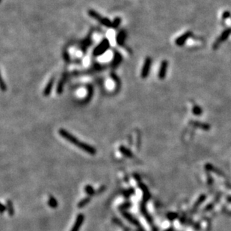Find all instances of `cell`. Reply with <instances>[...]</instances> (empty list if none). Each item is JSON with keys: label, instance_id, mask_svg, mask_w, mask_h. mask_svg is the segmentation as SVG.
<instances>
[{"label": "cell", "instance_id": "6da1fadb", "mask_svg": "<svg viewBox=\"0 0 231 231\" xmlns=\"http://www.w3.org/2000/svg\"><path fill=\"white\" fill-rule=\"evenodd\" d=\"M59 134L63 138L67 140V141L70 142L72 144L75 145L76 147H79L80 150L84 151L85 153L91 155H94L97 153V150L94 148L93 146L90 144H88L85 142L80 141L75 136L71 134L70 132H68L67 130L64 129H59Z\"/></svg>", "mask_w": 231, "mask_h": 231}, {"label": "cell", "instance_id": "7a4b0ae2", "mask_svg": "<svg viewBox=\"0 0 231 231\" xmlns=\"http://www.w3.org/2000/svg\"><path fill=\"white\" fill-rule=\"evenodd\" d=\"M88 14L89 17L93 18L94 20H97V22H99L101 25L104 26L105 27L107 28H112V22L109 19L106 18V17H103L102 15L99 14L97 11L93 9H89L88 11Z\"/></svg>", "mask_w": 231, "mask_h": 231}, {"label": "cell", "instance_id": "3957f363", "mask_svg": "<svg viewBox=\"0 0 231 231\" xmlns=\"http://www.w3.org/2000/svg\"><path fill=\"white\" fill-rule=\"evenodd\" d=\"M110 47V42L108 38H103L93 50V56L94 57H99L106 53V52Z\"/></svg>", "mask_w": 231, "mask_h": 231}, {"label": "cell", "instance_id": "277c9868", "mask_svg": "<svg viewBox=\"0 0 231 231\" xmlns=\"http://www.w3.org/2000/svg\"><path fill=\"white\" fill-rule=\"evenodd\" d=\"M151 65H152V59L151 57H147L145 59L143 66L141 68V77L142 79H147V76L150 74V72H151Z\"/></svg>", "mask_w": 231, "mask_h": 231}, {"label": "cell", "instance_id": "5b68a950", "mask_svg": "<svg viewBox=\"0 0 231 231\" xmlns=\"http://www.w3.org/2000/svg\"><path fill=\"white\" fill-rule=\"evenodd\" d=\"M168 68V61L167 60H163L160 64L159 70L158 73V77L160 80L165 79L166 74H167Z\"/></svg>", "mask_w": 231, "mask_h": 231}, {"label": "cell", "instance_id": "8992f818", "mask_svg": "<svg viewBox=\"0 0 231 231\" xmlns=\"http://www.w3.org/2000/svg\"><path fill=\"white\" fill-rule=\"evenodd\" d=\"M84 221V215L82 213H79L76 218V221L74 222L73 228H71L70 231H79L81 229V227L83 224Z\"/></svg>", "mask_w": 231, "mask_h": 231}, {"label": "cell", "instance_id": "52a82bcc", "mask_svg": "<svg viewBox=\"0 0 231 231\" xmlns=\"http://www.w3.org/2000/svg\"><path fill=\"white\" fill-rule=\"evenodd\" d=\"M230 34H231V28H228V29L224 30V31L222 32L221 35H220V37H218V40L215 42V44L213 45V49H214V50L215 49H217L218 45L221 44V43L224 42V41H225V40L229 37Z\"/></svg>", "mask_w": 231, "mask_h": 231}, {"label": "cell", "instance_id": "ba28073f", "mask_svg": "<svg viewBox=\"0 0 231 231\" xmlns=\"http://www.w3.org/2000/svg\"><path fill=\"white\" fill-rule=\"evenodd\" d=\"M55 81V76H52L50 80L48 81V82L46 83V86L44 88V91H43V94H44V97H49V96L50 95L52 91V88H53Z\"/></svg>", "mask_w": 231, "mask_h": 231}, {"label": "cell", "instance_id": "9c48e42d", "mask_svg": "<svg viewBox=\"0 0 231 231\" xmlns=\"http://www.w3.org/2000/svg\"><path fill=\"white\" fill-rule=\"evenodd\" d=\"M67 79V74L64 73L62 75V76H61V78L60 79V80L59 81V82H58L57 87H56V93L58 94H59V95L62 94L64 88V85H65V83H66Z\"/></svg>", "mask_w": 231, "mask_h": 231}, {"label": "cell", "instance_id": "30bf717a", "mask_svg": "<svg viewBox=\"0 0 231 231\" xmlns=\"http://www.w3.org/2000/svg\"><path fill=\"white\" fill-rule=\"evenodd\" d=\"M191 35H192V33H191V31H189L185 32L184 34H183V35H182L181 36H180V37H178L176 39V40H175V44H176V46H183V45L185 44V43L186 42V40H187L189 37H191Z\"/></svg>", "mask_w": 231, "mask_h": 231}, {"label": "cell", "instance_id": "8fae6325", "mask_svg": "<svg viewBox=\"0 0 231 231\" xmlns=\"http://www.w3.org/2000/svg\"><path fill=\"white\" fill-rule=\"evenodd\" d=\"M122 60H123V57H122V55L119 52L117 51V50H114V57H113V60L112 61V67L113 68H116L117 67H118L120 65L121 62H122Z\"/></svg>", "mask_w": 231, "mask_h": 231}, {"label": "cell", "instance_id": "7c38bea8", "mask_svg": "<svg viewBox=\"0 0 231 231\" xmlns=\"http://www.w3.org/2000/svg\"><path fill=\"white\" fill-rule=\"evenodd\" d=\"M123 214V216L129 222H130L131 224H132L133 225L136 226V227H138V228H141V224L138 222V221L136 219L135 217H133L131 214H129V213H127V212H123L122 213Z\"/></svg>", "mask_w": 231, "mask_h": 231}, {"label": "cell", "instance_id": "4fadbf2b", "mask_svg": "<svg viewBox=\"0 0 231 231\" xmlns=\"http://www.w3.org/2000/svg\"><path fill=\"white\" fill-rule=\"evenodd\" d=\"M126 37H127V34H126V31L124 30H121L117 33V36H116V42H117L118 46H123Z\"/></svg>", "mask_w": 231, "mask_h": 231}, {"label": "cell", "instance_id": "5bb4252c", "mask_svg": "<svg viewBox=\"0 0 231 231\" xmlns=\"http://www.w3.org/2000/svg\"><path fill=\"white\" fill-rule=\"evenodd\" d=\"M91 43L92 40L91 36H88V37H86L84 40H82L80 44V48L81 50H82V51L83 52H84L86 51L87 49L88 48V46L91 45Z\"/></svg>", "mask_w": 231, "mask_h": 231}, {"label": "cell", "instance_id": "9a60e30c", "mask_svg": "<svg viewBox=\"0 0 231 231\" xmlns=\"http://www.w3.org/2000/svg\"><path fill=\"white\" fill-rule=\"evenodd\" d=\"M119 151L123 154V156H127L128 158H132L133 156V153H132V151L128 149L127 147H126L123 145H121L119 147Z\"/></svg>", "mask_w": 231, "mask_h": 231}, {"label": "cell", "instance_id": "2e32d148", "mask_svg": "<svg viewBox=\"0 0 231 231\" xmlns=\"http://www.w3.org/2000/svg\"><path fill=\"white\" fill-rule=\"evenodd\" d=\"M91 201V197L88 196L87 197V198H83V199H82V200H80V201L78 203V204H77V206L79 208V209H82V208L84 207L85 206L88 205L89 203H90Z\"/></svg>", "mask_w": 231, "mask_h": 231}, {"label": "cell", "instance_id": "e0dca14e", "mask_svg": "<svg viewBox=\"0 0 231 231\" xmlns=\"http://www.w3.org/2000/svg\"><path fill=\"white\" fill-rule=\"evenodd\" d=\"M191 123H192L193 126H194V127L203 129H205V130H208V129H210V126H209V124H206V123H200V122H196V121H192Z\"/></svg>", "mask_w": 231, "mask_h": 231}, {"label": "cell", "instance_id": "ac0fdd59", "mask_svg": "<svg viewBox=\"0 0 231 231\" xmlns=\"http://www.w3.org/2000/svg\"><path fill=\"white\" fill-rule=\"evenodd\" d=\"M140 188H141V189L142 190V192H143V194H144V200H147L149 199V198H151V194H150V193H149V191H147V187L145 186L144 184H141L140 183Z\"/></svg>", "mask_w": 231, "mask_h": 231}, {"label": "cell", "instance_id": "d6986e66", "mask_svg": "<svg viewBox=\"0 0 231 231\" xmlns=\"http://www.w3.org/2000/svg\"><path fill=\"white\" fill-rule=\"evenodd\" d=\"M6 206H7V212H8V214H9L10 216H13L14 214V208L13 203L11 200H7Z\"/></svg>", "mask_w": 231, "mask_h": 231}, {"label": "cell", "instance_id": "ffe728a7", "mask_svg": "<svg viewBox=\"0 0 231 231\" xmlns=\"http://www.w3.org/2000/svg\"><path fill=\"white\" fill-rule=\"evenodd\" d=\"M48 204H49L50 207L55 209L58 206V201L54 197L50 196V198H49V200H48Z\"/></svg>", "mask_w": 231, "mask_h": 231}, {"label": "cell", "instance_id": "44dd1931", "mask_svg": "<svg viewBox=\"0 0 231 231\" xmlns=\"http://www.w3.org/2000/svg\"><path fill=\"white\" fill-rule=\"evenodd\" d=\"M84 191H85V193L88 194V196L90 197H91L92 195H94V194H95V190H94V188L92 187L91 185H86V186L84 187Z\"/></svg>", "mask_w": 231, "mask_h": 231}, {"label": "cell", "instance_id": "7402d4cb", "mask_svg": "<svg viewBox=\"0 0 231 231\" xmlns=\"http://www.w3.org/2000/svg\"><path fill=\"white\" fill-rule=\"evenodd\" d=\"M192 112L194 115L199 116L201 115L203 111H202V108H200L199 106H198V105H194L192 108Z\"/></svg>", "mask_w": 231, "mask_h": 231}, {"label": "cell", "instance_id": "603a6c76", "mask_svg": "<svg viewBox=\"0 0 231 231\" xmlns=\"http://www.w3.org/2000/svg\"><path fill=\"white\" fill-rule=\"evenodd\" d=\"M121 21H122V20H121V18L120 17H116L114 19V20L112 21V29H117V28L119 27L120 25H121Z\"/></svg>", "mask_w": 231, "mask_h": 231}, {"label": "cell", "instance_id": "cb8c5ba5", "mask_svg": "<svg viewBox=\"0 0 231 231\" xmlns=\"http://www.w3.org/2000/svg\"><path fill=\"white\" fill-rule=\"evenodd\" d=\"M141 213H143V215H144L145 216V218H146V219H147V221H148L149 222L150 221H151V216H150V215H148V214H147V210H146V209H145V207L144 206H143L141 205Z\"/></svg>", "mask_w": 231, "mask_h": 231}, {"label": "cell", "instance_id": "d4e9b609", "mask_svg": "<svg viewBox=\"0 0 231 231\" xmlns=\"http://www.w3.org/2000/svg\"><path fill=\"white\" fill-rule=\"evenodd\" d=\"M63 56H64V61H66V62H69V61H70V55H69V54H68L67 52H64V54H63Z\"/></svg>", "mask_w": 231, "mask_h": 231}, {"label": "cell", "instance_id": "484cf974", "mask_svg": "<svg viewBox=\"0 0 231 231\" xmlns=\"http://www.w3.org/2000/svg\"><path fill=\"white\" fill-rule=\"evenodd\" d=\"M1 88H2V91H5L7 90V85L5 84V82H4L3 79H2V81H1Z\"/></svg>", "mask_w": 231, "mask_h": 231}, {"label": "cell", "instance_id": "4316f807", "mask_svg": "<svg viewBox=\"0 0 231 231\" xmlns=\"http://www.w3.org/2000/svg\"><path fill=\"white\" fill-rule=\"evenodd\" d=\"M230 17V11H225V12H224L223 15H222V17H223V19H224V20L229 18Z\"/></svg>", "mask_w": 231, "mask_h": 231}, {"label": "cell", "instance_id": "83f0119b", "mask_svg": "<svg viewBox=\"0 0 231 231\" xmlns=\"http://www.w3.org/2000/svg\"><path fill=\"white\" fill-rule=\"evenodd\" d=\"M176 217V215L175 214V213H169V214L168 215V219H170V220H174Z\"/></svg>", "mask_w": 231, "mask_h": 231}, {"label": "cell", "instance_id": "f1b7e54d", "mask_svg": "<svg viewBox=\"0 0 231 231\" xmlns=\"http://www.w3.org/2000/svg\"><path fill=\"white\" fill-rule=\"evenodd\" d=\"M6 209H7V206L4 205V204H2V208H1V213H3L5 211Z\"/></svg>", "mask_w": 231, "mask_h": 231}]
</instances>
